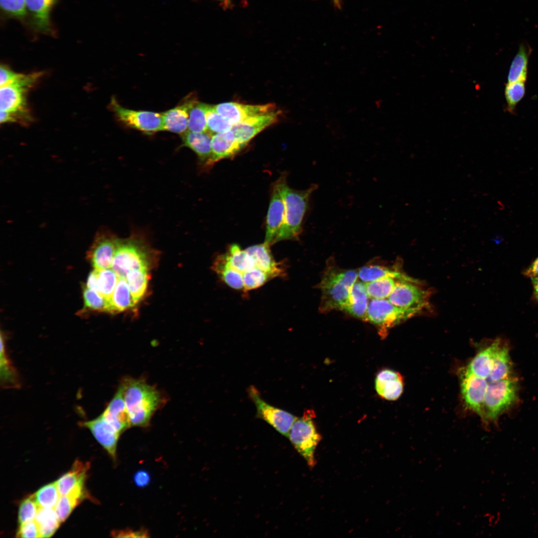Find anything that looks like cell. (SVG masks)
<instances>
[{
    "label": "cell",
    "instance_id": "34",
    "mask_svg": "<svg viewBox=\"0 0 538 538\" xmlns=\"http://www.w3.org/2000/svg\"><path fill=\"white\" fill-rule=\"evenodd\" d=\"M84 487L74 489L69 493L60 496L54 509L61 523L68 517L73 509L84 498Z\"/></svg>",
    "mask_w": 538,
    "mask_h": 538
},
{
    "label": "cell",
    "instance_id": "46",
    "mask_svg": "<svg viewBox=\"0 0 538 538\" xmlns=\"http://www.w3.org/2000/svg\"><path fill=\"white\" fill-rule=\"evenodd\" d=\"M39 508L32 496L24 499L20 504L18 515L20 525L34 520Z\"/></svg>",
    "mask_w": 538,
    "mask_h": 538
},
{
    "label": "cell",
    "instance_id": "32",
    "mask_svg": "<svg viewBox=\"0 0 538 538\" xmlns=\"http://www.w3.org/2000/svg\"><path fill=\"white\" fill-rule=\"evenodd\" d=\"M111 313H117L132 307L136 304L125 278L119 277L113 293L109 300Z\"/></svg>",
    "mask_w": 538,
    "mask_h": 538
},
{
    "label": "cell",
    "instance_id": "22",
    "mask_svg": "<svg viewBox=\"0 0 538 538\" xmlns=\"http://www.w3.org/2000/svg\"><path fill=\"white\" fill-rule=\"evenodd\" d=\"M269 245L264 243L248 247L245 250L253 259L256 267L269 274L273 278L284 274L283 266L274 260Z\"/></svg>",
    "mask_w": 538,
    "mask_h": 538
},
{
    "label": "cell",
    "instance_id": "47",
    "mask_svg": "<svg viewBox=\"0 0 538 538\" xmlns=\"http://www.w3.org/2000/svg\"><path fill=\"white\" fill-rule=\"evenodd\" d=\"M0 4L3 10L11 16L21 18L26 14L25 0H0Z\"/></svg>",
    "mask_w": 538,
    "mask_h": 538
},
{
    "label": "cell",
    "instance_id": "24",
    "mask_svg": "<svg viewBox=\"0 0 538 538\" xmlns=\"http://www.w3.org/2000/svg\"><path fill=\"white\" fill-rule=\"evenodd\" d=\"M365 283L357 280L352 286L344 310L353 316L367 321L369 299Z\"/></svg>",
    "mask_w": 538,
    "mask_h": 538
},
{
    "label": "cell",
    "instance_id": "48",
    "mask_svg": "<svg viewBox=\"0 0 538 538\" xmlns=\"http://www.w3.org/2000/svg\"><path fill=\"white\" fill-rule=\"evenodd\" d=\"M16 537L20 538H40L39 528L35 520L20 525L16 533Z\"/></svg>",
    "mask_w": 538,
    "mask_h": 538
},
{
    "label": "cell",
    "instance_id": "30",
    "mask_svg": "<svg viewBox=\"0 0 538 538\" xmlns=\"http://www.w3.org/2000/svg\"><path fill=\"white\" fill-rule=\"evenodd\" d=\"M532 49L527 42L521 43L517 53L514 58L508 75V83L527 80L528 64Z\"/></svg>",
    "mask_w": 538,
    "mask_h": 538
},
{
    "label": "cell",
    "instance_id": "38",
    "mask_svg": "<svg viewBox=\"0 0 538 538\" xmlns=\"http://www.w3.org/2000/svg\"><path fill=\"white\" fill-rule=\"evenodd\" d=\"M358 272L359 278L361 281L365 283L387 276H392L397 279L407 276L399 271L379 265L364 266L361 268Z\"/></svg>",
    "mask_w": 538,
    "mask_h": 538
},
{
    "label": "cell",
    "instance_id": "20",
    "mask_svg": "<svg viewBox=\"0 0 538 538\" xmlns=\"http://www.w3.org/2000/svg\"><path fill=\"white\" fill-rule=\"evenodd\" d=\"M244 147L231 130L215 134L211 139V156L205 166L210 167L221 159L232 157Z\"/></svg>",
    "mask_w": 538,
    "mask_h": 538
},
{
    "label": "cell",
    "instance_id": "51",
    "mask_svg": "<svg viewBox=\"0 0 538 538\" xmlns=\"http://www.w3.org/2000/svg\"><path fill=\"white\" fill-rule=\"evenodd\" d=\"M523 274L530 279L538 277V256L527 269L523 270Z\"/></svg>",
    "mask_w": 538,
    "mask_h": 538
},
{
    "label": "cell",
    "instance_id": "50",
    "mask_svg": "<svg viewBox=\"0 0 538 538\" xmlns=\"http://www.w3.org/2000/svg\"><path fill=\"white\" fill-rule=\"evenodd\" d=\"M134 479L135 484L139 487L146 486L150 481L149 475L144 470L137 472L134 475Z\"/></svg>",
    "mask_w": 538,
    "mask_h": 538
},
{
    "label": "cell",
    "instance_id": "19",
    "mask_svg": "<svg viewBox=\"0 0 538 538\" xmlns=\"http://www.w3.org/2000/svg\"><path fill=\"white\" fill-rule=\"evenodd\" d=\"M196 100L191 94L174 108L162 112L164 131L180 134L187 131L189 111Z\"/></svg>",
    "mask_w": 538,
    "mask_h": 538
},
{
    "label": "cell",
    "instance_id": "40",
    "mask_svg": "<svg viewBox=\"0 0 538 538\" xmlns=\"http://www.w3.org/2000/svg\"><path fill=\"white\" fill-rule=\"evenodd\" d=\"M205 112L207 132L212 135L232 129L233 125L217 113L213 105L205 104Z\"/></svg>",
    "mask_w": 538,
    "mask_h": 538
},
{
    "label": "cell",
    "instance_id": "3",
    "mask_svg": "<svg viewBox=\"0 0 538 538\" xmlns=\"http://www.w3.org/2000/svg\"><path fill=\"white\" fill-rule=\"evenodd\" d=\"M318 185L312 184L307 189L290 188L286 182L282 193L285 204L284 217L274 243L284 240H295L302 232V224L307 211L309 197Z\"/></svg>",
    "mask_w": 538,
    "mask_h": 538
},
{
    "label": "cell",
    "instance_id": "9",
    "mask_svg": "<svg viewBox=\"0 0 538 538\" xmlns=\"http://www.w3.org/2000/svg\"><path fill=\"white\" fill-rule=\"evenodd\" d=\"M395 306L418 313L428 305L427 292L408 276L397 279L395 286L387 298Z\"/></svg>",
    "mask_w": 538,
    "mask_h": 538
},
{
    "label": "cell",
    "instance_id": "41",
    "mask_svg": "<svg viewBox=\"0 0 538 538\" xmlns=\"http://www.w3.org/2000/svg\"><path fill=\"white\" fill-rule=\"evenodd\" d=\"M96 269L97 271V291L109 300L119 277L112 268Z\"/></svg>",
    "mask_w": 538,
    "mask_h": 538
},
{
    "label": "cell",
    "instance_id": "14",
    "mask_svg": "<svg viewBox=\"0 0 538 538\" xmlns=\"http://www.w3.org/2000/svg\"><path fill=\"white\" fill-rule=\"evenodd\" d=\"M286 182V176H281L272 187L271 198L267 216L264 243L273 244L284 217L285 204L282 189Z\"/></svg>",
    "mask_w": 538,
    "mask_h": 538
},
{
    "label": "cell",
    "instance_id": "17",
    "mask_svg": "<svg viewBox=\"0 0 538 538\" xmlns=\"http://www.w3.org/2000/svg\"><path fill=\"white\" fill-rule=\"evenodd\" d=\"M101 415L121 434L131 426L121 383Z\"/></svg>",
    "mask_w": 538,
    "mask_h": 538
},
{
    "label": "cell",
    "instance_id": "54",
    "mask_svg": "<svg viewBox=\"0 0 538 538\" xmlns=\"http://www.w3.org/2000/svg\"><path fill=\"white\" fill-rule=\"evenodd\" d=\"M335 5L338 7L340 6V0H332Z\"/></svg>",
    "mask_w": 538,
    "mask_h": 538
},
{
    "label": "cell",
    "instance_id": "35",
    "mask_svg": "<svg viewBox=\"0 0 538 538\" xmlns=\"http://www.w3.org/2000/svg\"><path fill=\"white\" fill-rule=\"evenodd\" d=\"M148 269L133 270L128 273L126 279L135 303L141 299L146 291L148 280Z\"/></svg>",
    "mask_w": 538,
    "mask_h": 538
},
{
    "label": "cell",
    "instance_id": "26",
    "mask_svg": "<svg viewBox=\"0 0 538 538\" xmlns=\"http://www.w3.org/2000/svg\"><path fill=\"white\" fill-rule=\"evenodd\" d=\"M89 467L88 463L76 460L71 470L56 482L60 496L67 494L75 488L84 487Z\"/></svg>",
    "mask_w": 538,
    "mask_h": 538
},
{
    "label": "cell",
    "instance_id": "28",
    "mask_svg": "<svg viewBox=\"0 0 538 538\" xmlns=\"http://www.w3.org/2000/svg\"><path fill=\"white\" fill-rule=\"evenodd\" d=\"M55 0H25L34 25L44 33L51 31L49 13Z\"/></svg>",
    "mask_w": 538,
    "mask_h": 538
},
{
    "label": "cell",
    "instance_id": "16",
    "mask_svg": "<svg viewBox=\"0 0 538 538\" xmlns=\"http://www.w3.org/2000/svg\"><path fill=\"white\" fill-rule=\"evenodd\" d=\"M279 112L254 116L233 125L231 130L239 142L245 146L253 137L278 120Z\"/></svg>",
    "mask_w": 538,
    "mask_h": 538
},
{
    "label": "cell",
    "instance_id": "44",
    "mask_svg": "<svg viewBox=\"0 0 538 538\" xmlns=\"http://www.w3.org/2000/svg\"><path fill=\"white\" fill-rule=\"evenodd\" d=\"M525 91V82L507 83L505 88V96L507 109L510 112H514L517 104L524 97Z\"/></svg>",
    "mask_w": 538,
    "mask_h": 538
},
{
    "label": "cell",
    "instance_id": "23",
    "mask_svg": "<svg viewBox=\"0 0 538 538\" xmlns=\"http://www.w3.org/2000/svg\"><path fill=\"white\" fill-rule=\"evenodd\" d=\"M181 135L183 146L194 151L200 163L205 166L211 156L212 135L208 132H194L187 130Z\"/></svg>",
    "mask_w": 538,
    "mask_h": 538
},
{
    "label": "cell",
    "instance_id": "33",
    "mask_svg": "<svg viewBox=\"0 0 538 538\" xmlns=\"http://www.w3.org/2000/svg\"><path fill=\"white\" fill-rule=\"evenodd\" d=\"M34 520L38 526L40 538L51 537L61 523L54 508L39 507Z\"/></svg>",
    "mask_w": 538,
    "mask_h": 538
},
{
    "label": "cell",
    "instance_id": "43",
    "mask_svg": "<svg viewBox=\"0 0 538 538\" xmlns=\"http://www.w3.org/2000/svg\"><path fill=\"white\" fill-rule=\"evenodd\" d=\"M205 103L196 100L192 105L188 121V130L194 132H207L206 126Z\"/></svg>",
    "mask_w": 538,
    "mask_h": 538
},
{
    "label": "cell",
    "instance_id": "29",
    "mask_svg": "<svg viewBox=\"0 0 538 538\" xmlns=\"http://www.w3.org/2000/svg\"><path fill=\"white\" fill-rule=\"evenodd\" d=\"M212 269L229 286L237 290L244 289L243 273L230 265L226 255L216 258Z\"/></svg>",
    "mask_w": 538,
    "mask_h": 538
},
{
    "label": "cell",
    "instance_id": "37",
    "mask_svg": "<svg viewBox=\"0 0 538 538\" xmlns=\"http://www.w3.org/2000/svg\"><path fill=\"white\" fill-rule=\"evenodd\" d=\"M0 371L1 382L6 387L11 388L18 387L19 383L18 375L6 354L4 339L1 332L0 334Z\"/></svg>",
    "mask_w": 538,
    "mask_h": 538
},
{
    "label": "cell",
    "instance_id": "36",
    "mask_svg": "<svg viewBox=\"0 0 538 538\" xmlns=\"http://www.w3.org/2000/svg\"><path fill=\"white\" fill-rule=\"evenodd\" d=\"M226 256L230 265L242 273L256 267L252 257L238 245H232Z\"/></svg>",
    "mask_w": 538,
    "mask_h": 538
},
{
    "label": "cell",
    "instance_id": "25",
    "mask_svg": "<svg viewBox=\"0 0 538 538\" xmlns=\"http://www.w3.org/2000/svg\"><path fill=\"white\" fill-rule=\"evenodd\" d=\"M514 378L513 365L506 343L503 341L497 348L493 358L492 368L487 381H497Z\"/></svg>",
    "mask_w": 538,
    "mask_h": 538
},
{
    "label": "cell",
    "instance_id": "49",
    "mask_svg": "<svg viewBox=\"0 0 538 538\" xmlns=\"http://www.w3.org/2000/svg\"><path fill=\"white\" fill-rule=\"evenodd\" d=\"M111 534L112 537L116 538H146L149 537V534L145 530L134 531L127 529L113 531Z\"/></svg>",
    "mask_w": 538,
    "mask_h": 538
},
{
    "label": "cell",
    "instance_id": "13",
    "mask_svg": "<svg viewBox=\"0 0 538 538\" xmlns=\"http://www.w3.org/2000/svg\"><path fill=\"white\" fill-rule=\"evenodd\" d=\"M463 399L466 406L484 417V402L488 386L486 379L471 373L467 368L460 373Z\"/></svg>",
    "mask_w": 538,
    "mask_h": 538
},
{
    "label": "cell",
    "instance_id": "31",
    "mask_svg": "<svg viewBox=\"0 0 538 538\" xmlns=\"http://www.w3.org/2000/svg\"><path fill=\"white\" fill-rule=\"evenodd\" d=\"M84 300L83 307L78 312L80 316H87L93 312L111 313L109 300L97 291L88 288L86 284L82 286Z\"/></svg>",
    "mask_w": 538,
    "mask_h": 538
},
{
    "label": "cell",
    "instance_id": "55",
    "mask_svg": "<svg viewBox=\"0 0 538 538\" xmlns=\"http://www.w3.org/2000/svg\"></svg>",
    "mask_w": 538,
    "mask_h": 538
},
{
    "label": "cell",
    "instance_id": "27",
    "mask_svg": "<svg viewBox=\"0 0 538 538\" xmlns=\"http://www.w3.org/2000/svg\"><path fill=\"white\" fill-rule=\"evenodd\" d=\"M502 341L500 339L493 341L480 351L466 368L474 375L487 380L492 368L495 353Z\"/></svg>",
    "mask_w": 538,
    "mask_h": 538
},
{
    "label": "cell",
    "instance_id": "11",
    "mask_svg": "<svg viewBox=\"0 0 538 538\" xmlns=\"http://www.w3.org/2000/svg\"><path fill=\"white\" fill-rule=\"evenodd\" d=\"M248 394L256 407V417L263 419L281 434L288 437L290 430L297 419L292 414L265 402L254 386L248 389Z\"/></svg>",
    "mask_w": 538,
    "mask_h": 538
},
{
    "label": "cell",
    "instance_id": "18",
    "mask_svg": "<svg viewBox=\"0 0 538 538\" xmlns=\"http://www.w3.org/2000/svg\"><path fill=\"white\" fill-rule=\"evenodd\" d=\"M82 426L87 428L111 457L116 459L117 444L121 434L101 414L92 420L82 422Z\"/></svg>",
    "mask_w": 538,
    "mask_h": 538
},
{
    "label": "cell",
    "instance_id": "12",
    "mask_svg": "<svg viewBox=\"0 0 538 538\" xmlns=\"http://www.w3.org/2000/svg\"><path fill=\"white\" fill-rule=\"evenodd\" d=\"M119 239L107 229H101L96 233L86 255L88 262L95 269L111 268Z\"/></svg>",
    "mask_w": 538,
    "mask_h": 538
},
{
    "label": "cell",
    "instance_id": "10",
    "mask_svg": "<svg viewBox=\"0 0 538 538\" xmlns=\"http://www.w3.org/2000/svg\"><path fill=\"white\" fill-rule=\"evenodd\" d=\"M417 314L414 311L395 306L387 298L371 299L367 321L377 325L382 330H386Z\"/></svg>",
    "mask_w": 538,
    "mask_h": 538
},
{
    "label": "cell",
    "instance_id": "15",
    "mask_svg": "<svg viewBox=\"0 0 538 538\" xmlns=\"http://www.w3.org/2000/svg\"><path fill=\"white\" fill-rule=\"evenodd\" d=\"M213 107L217 113L233 125L254 116L275 111V107L273 104L254 105L231 102L213 105Z\"/></svg>",
    "mask_w": 538,
    "mask_h": 538
},
{
    "label": "cell",
    "instance_id": "5",
    "mask_svg": "<svg viewBox=\"0 0 538 538\" xmlns=\"http://www.w3.org/2000/svg\"><path fill=\"white\" fill-rule=\"evenodd\" d=\"M31 89L29 86L15 81L0 86V124L16 123L28 126L32 122L33 118L26 100L27 93Z\"/></svg>",
    "mask_w": 538,
    "mask_h": 538
},
{
    "label": "cell",
    "instance_id": "53",
    "mask_svg": "<svg viewBox=\"0 0 538 538\" xmlns=\"http://www.w3.org/2000/svg\"><path fill=\"white\" fill-rule=\"evenodd\" d=\"M533 287V296L538 303V277L531 278Z\"/></svg>",
    "mask_w": 538,
    "mask_h": 538
},
{
    "label": "cell",
    "instance_id": "21",
    "mask_svg": "<svg viewBox=\"0 0 538 538\" xmlns=\"http://www.w3.org/2000/svg\"><path fill=\"white\" fill-rule=\"evenodd\" d=\"M375 389L382 398L390 401L396 400L403 393L402 377L399 373L394 371L383 370L376 376Z\"/></svg>",
    "mask_w": 538,
    "mask_h": 538
},
{
    "label": "cell",
    "instance_id": "45",
    "mask_svg": "<svg viewBox=\"0 0 538 538\" xmlns=\"http://www.w3.org/2000/svg\"><path fill=\"white\" fill-rule=\"evenodd\" d=\"M244 291H249L263 285L273 277L267 272L255 267L243 273Z\"/></svg>",
    "mask_w": 538,
    "mask_h": 538
},
{
    "label": "cell",
    "instance_id": "1",
    "mask_svg": "<svg viewBox=\"0 0 538 538\" xmlns=\"http://www.w3.org/2000/svg\"><path fill=\"white\" fill-rule=\"evenodd\" d=\"M121 384L131 426H147L163 403L160 392L142 379L127 378Z\"/></svg>",
    "mask_w": 538,
    "mask_h": 538
},
{
    "label": "cell",
    "instance_id": "6",
    "mask_svg": "<svg viewBox=\"0 0 538 538\" xmlns=\"http://www.w3.org/2000/svg\"><path fill=\"white\" fill-rule=\"evenodd\" d=\"M518 391V382L514 378L488 382L483 422L486 424L491 421L496 422L498 417L517 402Z\"/></svg>",
    "mask_w": 538,
    "mask_h": 538
},
{
    "label": "cell",
    "instance_id": "52",
    "mask_svg": "<svg viewBox=\"0 0 538 538\" xmlns=\"http://www.w3.org/2000/svg\"><path fill=\"white\" fill-rule=\"evenodd\" d=\"M97 271L96 269L89 274L86 285L89 288L97 291Z\"/></svg>",
    "mask_w": 538,
    "mask_h": 538
},
{
    "label": "cell",
    "instance_id": "42",
    "mask_svg": "<svg viewBox=\"0 0 538 538\" xmlns=\"http://www.w3.org/2000/svg\"><path fill=\"white\" fill-rule=\"evenodd\" d=\"M33 496L39 507L54 508L60 495L55 482L41 487Z\"/></svg>",
    "mask_w": 538,
    "mask_h": 538
},
{
    "label": "cell",
    "instance_id": "2",
    "mask_svg": "<svg viewBox=\"0 0 538 538\" xmlns=\"http://www.w3.org/2000/svg\"><path fill=\"white\" fill-rule=\"evenodd\" d=\"M358 277L356 270L343 269L335 266L328 267L319 284L321 291L320 310L327 312L334 309L343 310Z\"/></svg>",
    "mask_w": 538,
    "mask_h": 538
},
{
    "label": "cell",
    "instance_id": "7",
    "mask_svg": "<svg viewBox=\"0 0 538 538\" xmlns=\"http://www.w3.org/2000/svg\"><path fill=\"white\" fill-rule=\"evenodd\" d=\"M313 414L307 410L302 417L297 418L288 436L295 449L311 467L315 465V450L321 439L312 420Z\"/></svg>",
    "mask_w": 538,
    "mask_h": 538
},
{
    "label": "cell",
    "instance_id": "8",
    "mask_svg": "<svg viewBox=\"0 0 538 538\" xmlns=\"http://www.w3.org/2000/svg\"><path fill=\"white\" fill-rule=\"evenodd\" d=\"M110 108L117 119L129 128L147 134L164 131L161 113L126 108L121 106L114 97L111 99Z\"/></svg>",
    "mask_w": 538,
    "mask_h": 538
},
{
    "label": "cell",
    "instance_id": "4",
    "mask_svg": "<svg viewBox=\"0 0 538 538\" xmlns=\"http://www.w3.org/2000/svg\"><path fill=\"white\" fill-rule=\"evenodd\" d=\"M151 252L150 248L139 235L119 239L111 268L119 277L124 278L133 270L148 269Z\"/></svg>",
    "mask_w": 538,
    "mask_h": 538
},
{
    "label": "cell",
    "instance_id": "39",
    "mask_svg": "<svg viewBox=\"0 0 538 538\" xmlns=\"http://www.w3.org/2000/svg\"><path fill=\"white\" fill-rule=\"evenodd\" d=\"M397 278L387 276L365 283L368 296L370 299L388 298L393 291Z\"/></svg>",
    "mask_w": 538,
    "mask_h": 538
}]
</instances>
